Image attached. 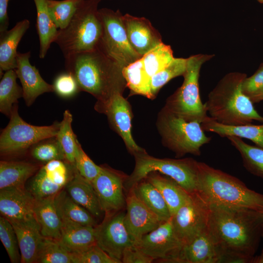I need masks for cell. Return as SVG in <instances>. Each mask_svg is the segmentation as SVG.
Listing matches in <instances>:
<instances>
[{"mask_svg": "<svg viewBox=\"0 0 263 263\" xmlns=\"http://www.w3.org/2000/svg\"><path fill=\"white\" fill-rule=\"evenodd\" d=\"M207 227L220 251L221 263H253L262 237L261 212L209 206Z\"/></svg>", "mask_w": 263, "mask_h": 263, "instance_id": "1", "label": "cell"}, {"mask_svg": "<svg viewBox=\"0 0 263 263\" xmlns=\"http://www.w3.org/2000/svg\"><path fill=\"white\" fill-rule=\"evenodd\" d=\"M64 57L65 69L74 76L80 91L91 94L96 102L123 93L127 87L123 68L99 49Z\"/></svg>", "mask_w": 263, "mask_h": 263, "instance_id": "2", "label": "cell"}, {"mask_svg": "<svg viewBox=\"0 0 263 263\" xmlns=\"http://www.w3.org/2000/svg\"><path fill=\"white\" fill-rule=\"evenodd\" d=\"M196 192L209 206L243 207L263 211V194L237 178L198 162Z\"/></svg>", "mask_w": 263, "mask_h": 263, "instance_id": "3", "label": "cell"}, {"mask_svg": "<svg viewBox=\"0 0 263 263\" xmlns=\"http://www.w3.org/2000/svg\"><path fill=\"white\" fill-rule=\"evenodd\" d=\"M246 77L244 73L231 72L219 81L204 103L210 118L225 125L250 124L254 120L263 123V116L242 92V83Z\"/></svg>", "mask_w": 263, "mask_h": 263, "instance_id": "4", "label": "cell"}, {"mask_svg": "<svg viewBox=\"0 0 263 263\" xmlns=\"http://www.w3.org/2000/svg\"><path fill=\"white\" fill-rule=\"evenodd\" d=\"M101 0H82L67 26L58 29L55 40L64 56L99 48L103 26L98 6Z\"/></svg>", "mask_w": 263, "mask_h": 263, "instance_id": "5", "label": "cell"}, {"mask_svg": "<svg viewBox=\"0 0 263 263\" xmlns=\"http://www.w3.org/2000/svg\"><path fill=\"white\" fill-rule=\"evenodd\" d=\"M134 157V169L124 183L127 192L153 171L170 177L189 193L196 192L198 162L193 158H158L150 155L146 151L136 154Z\"/></svg>", "mask_w": 263, "mask_h": 263, "instance_id": "6", "label": "cell"}, {"mask_svg": "<svg viewBox=\"0 0 263 263\" xmlns=\"http://www.w3.org/2000/svg\"><path fill=\"white\" fill-rule=\"evenodd\" d=\"M201 124L187 121L165 107L157 122L163 144L178 158L188 153L200 155L201 148L211 141V137L206 135Z\"/></svg>", "mask_w": 263, "mask_h": 263, "instance_id": "7", "label": "cell"}, {"mask_svg": "<svg viewBox=\"0 0 263 263\" xmlns=\"http://www.w3.org/2000/svg\"><path fill=\"white\" fill-rule=\"evenodd\" d=\"M213 55L198 54L187 58L182 85L167 100L165 107L188 121L202 123L208 116L201 100L199 78L202 65Z\"/></svg>", "mask_w": 263, "mask_h": 263, "instance_id": "8", "label": "cell"}, {"mask_svg": "<svg viewBox=\"0 0 263 263\" xmlns=\"http://www.w3.org/2000/svg\"><path fill=\"white\" fill-rule=\"evenodd\" d=\"M10 120L0 135L1 155L21 154L44 139L56 137L60 123L49 126H35L25 122L19 115L16 104L10 115Z\"/></svg>", "mask_w": 263, "mask_h": 263, "instance_id": "9", "label": "cell"}, {"mask_svg": "<svg viewBox=\"0 0 263 263\" xmlns=\"http://www.w3.org/2000/svg\"><path fill=\"white\" fill-rule=\"evenodd\" d=\"M103 26L99 48L124 67L142 57L131 46L126 33L123 16L119 10L104 8L98 10Z\"/></svg>", "mask_w": 263, "mask_h": 263, "instance_id": "10", "label": "cell"}, {"mask_svg": "<svg viewBox=\"0 0 263 263\" xmlns=\"http://www.w3.org/2000/svg\"><path fill=\"white\" fill-rule=\"evenodd\" d=\"M209 213V206L195 192L171 216L174 232L183 246L207 226Z\"/></svg>", "mask_w": 263, "mask_h": 263, "instance_id": "11", "label": "cell"}, {"mask_svg": "<svg viewBox=\"0 0 263 263\" xmlns=\"http://www.w3.org/2000/svg\"><path fill=\"white\" fill-rule=\"evenodd\" d=\"M95 109L107 115L112 127L121 136L131 154L134 156L146 151L136 143L132 137V108L122 93H115L104 101L96 102Z\"/></svg>", "mask_w": 263, "mask_h": 263, "instance_id": "12", "label": "cell"}, {"mask_svg": "<svg viewBox=\"0 0 263 263\" xmlns=\"http://www.w3.org/2000/svg\"><path fill=\"white\" fill-rule=\"evenodd\" d=\"M147 255L161 262L176 263L182 244L173 230L171 217L134 244Z\"/></svg>", "mask_w": 263, "mask_h": 263, "instance_id": "13", "label": "cell"}, {"mask_svg": "<svg viewBox=\"0 0 263 263\" xmlns=\"http://www.w3.org/2000/svg\"><path fill=\"white\" fill-rule=\"evenodd\" d=\"M75 169L64 160L48 162L34 174L27 189L36 199L55 196L65 188Z\"/></svg>", "mask_w": 263, "mask_h": 263, "instance_id": "14", "label": "cell"}, {"mask_svg": "<svg viewBox=\"0 0 263 263\" xmlns=\"http://www.w3.org/2000/svg\"><path fill=\"white\" fill-rule=\"evenodd\" d=\"M128 175L102 166L92 182L101 208L106 216L120 211L126 207L124 183Z\"/></svg>", "mask_w": 263, "mask_h": 263, "instance_id": "15", "label": "cell"}, {"mask_svg": "<svg viewBox=\"0 0 263 263\" xmlns=\"http://www.w3.org/2000/svg\"><path fill=\"white\" fill-rule=\"evenodd\" d=\"M125 214L121 210L107 215L95 226L97 245L119 263L125 249L134 244L124 223Z\"/></svg>", "mask_w": 263, "mask_h": 263, "instance_id": "16", "label": "cell"}, {"mask_svg": "<svg viewBox=\"0 0 263 263\" xmlns=\"http://www.w3.org/2000/svg\"><path fill=\"white\" fill-rule=\"evenodd\" d=\"M126 209L124 223L133 244L162 223L132 189L127 192Z\"/></svg>", "mask_w": 263, "mask_h": 263, "instance_id": "17", "label": "cell"}, {"mask_svg": "<svg viewBox=\"0 0 263 263\" xmlns=\"http://www.w3.org/2000/svg\"><path fill=\"white\" fill-rule=\"evenodd\" d=\"M35 198L25 187L0 189L1 216L10 222L35 218Z\"/></svg>", "mask_w": 263, "mask_h": 263, "instance_id": "18", "label": "cell"}, {"mask_svg": "<svg viewBox=\"0 0 263 263\" xmlns=\"http://www.w3.org/2000/svg\"><path fill=\"white\" fill-rule=\"evenodd\" d=\"M30 52H18L15 69L21 84L23 97L27 106H31L40 95L54 92L53 85L46 82L38 70L30 62Z\"/></svg>", "mask_w": 263, "mask_h": 263, "instance_id": "19", "label": "cell"}, {"mask_svg": "<svg viewBox=\"0 0 263 263\" xmlns=\"http://www.w3.org/2000/svg\"><path fill=\"white\" fill-rule=\"evenodd\" d=\"M123 20L129 42L141 56L162 42L159 32L145 18L126 14L123 16Z\"/></svg>", "mask_w": 263, "mask_h": 263, "instance_id": "20", "label": "cell"}, {"mask_svg": "<svg viewBox=\"0 0 263 263\" xmlns=\"http://www.w3.org/2000/svg\"><path fill=\"white\" fill-rule=\"evenodd\" d=\"M221 254L207 226L184 245L176 263H220Z\"/></svg>", "mask_w": 263, "mask_h": 263, "instance_id": "21", "label": "cell"}, {"mask_svg": "<svg viewBox=\"0 0 263 263\" xmlns=\"http://www.w3.org/2000/svg\"><path fill=\"white\" fill-rule=\"evenodd\" d=\"M61 236L59 243L66 250L76 254L96 244L95 227L61 219Z\"/></svg>", "mask_w": 263, "mask_h": 263, "instance_id": "22", "label": "cell"}, {"mask_svg": "<svg viewBox=\"0 0 263 263\" xmlns=\"http://www.w3.org/2000/svg\"><path fill=\"white\" fill-rule=\"evenodd\" d=\"M16 232L21 255V263H36L43 237L35 218L10 222Z\"/></svg>", "mask_w": 263, "mask_h": 263, "instance_id": "23", "label": "cell"}, {"mask_svg": "<svg viewBox=\"0 0 263 263\" xmlns=\"http://www.w3.org/2000/svg\"><path fill=\"white\" fill-rule=\"evenodd\" d=\"M29 27V20L24 19L0 35V75L3 72L16 68L17 47Z\"/></svg>", "mask_w": 263, "mask_h": 263, "instance_id": "24", "label": "cell"}, {"mask_svg": "<svg viewBox=\"0 0 263 263\" xmlns=\"http://www.w3.org/2000/svg\"><path fill=\"white\" fill-rule=\"evenodd\" d=\"M55 196L36 199L34 215L42 236L59 240L62 221L55 206Z\"/></svg>", "mask_w": 263, "mask_h": 263, "instance_id": "25", "label": "cell"}, {"mask_svg": "<svg viewBox=\"0 0 263 263\" xmlns=\"http://www.w3.org/2000/svg\"><path fill=\"white\" fill-rule=\"evenodd\" d=\"M65 189L75 201L88 210L95 218L101 217L104 213L92 183L81 176L76 169Z\"/></svg>", "mask_w": 263, "mask_h": 263, "instance_id": "26", "label": "cell"}, {"mask_svg": "<svg viewBox=\"0 0 263 263\" xmlns=\"http://www.w3.org/2000/svg\"><path fill=\"white\" fill-rule=\"evenodd\" d=\"M144 179L160 192L168 205L171 216L187 201L191 194L173 179L158 172H151Z\"/></svg>", "mask_w": 263, "mask_h": 263, "instance_id": "27", "label": "cell"}, {"mask_svg": "<svg viewBox=\"0 0 263 263\" xmlns=\"http://www.w3.org/2000/svg\"><path fill=\"white\" fill-rule=\"evenodd\" d=\"M201 124L204 131L215 133L222 137L234 136L249 139L257 146L263 148V124L225 125L208 116Z\"/></svg>", "mask_w": 263, "mask_h": 263, "instance_id": "28", "label": "cell"}, {"mask_svg": "<svg viewBox=\"0 0 263 263\" xmlns=\"http://www.w3.org/2000/svg\"><path fill=\"white\" fill-rule=\"evenodd\" d=\"M35 164L25 161L0 162V189L25 187L27 180L39 169Z\"/></svg>", "mask_w": 263, "mask_h": 263, "instance_id": "29", "label": "cell"}, {"mask_svg": "<svg viewBox=\"0 0 263 263\" xmlns=\"http://www.w3.org/2000/svg\"><path fill=\"white\" fill-rule=\"evenodd\" d=\"M56 207L61 219L83 225L96 226L95 218L86 208L75 201L64 189L54 197Z\"/></svg>", "mask_w": 263, "mask_h": 263, "instance_id": "30", "label": "cell"}, {"mask_svg": "<svg viewBox=\"0 0 263 263\" xmlns=\"http://www.w3.org/2000/svg\"><path fill=\"white\" fill-rule=\"evenodd\" d=\"M36 5L37 30L39 40V54L40 58L45 57L51 44L56 38L58 29L56 26L50 15L47 0H33Z\"/></svg>", "mask_w": 263, "mask_h": 263, "instance_id": "31", "label": "cell"}, {"mask_svg": "<svg viewBox=\"0 0 263 263\" xmlns=\"http://www.w3.org/2000/svg\"><path fill=\"white\" fill-rule=\"evenodd\" d=\"M131 189L158 217L162 223L171 218L169 207L161 193L147 180L143 179Z\"/></svg>", "mask_w": 263, "mask_h": 263, "instance_id": "32", "label": "cell"}, {"mask_svg": "<svg viewBox=\"0 0 263 263\" xmlns=\"http://www.w3.org/2000/svg\"><path fill=\"white\" fill-rule=\"evenodd\" d=\"M174 58L171 47L163 42L141 57L142 73L149 90V97L151 78L168 65Z\"/></svg>", "mask_w": 263, "mask_h": 263, "instance_id": "33", "label": "cell"}, {"mask_svg": "<svg viewBox=\"0 0 263 263\" xmlns=\"http://www.w3.org/2000/svg\"><path fill=\"white\" fill-rule=\"evenodd\" d=\"M18 76L15 69L4 72L0 82V112L10 116L18 99L23 97V91L17 83Z\"/></svg>", "mask_w": 263, "mask_h": 263, "instance_id": "34", "label": "cell"}, {"mask_svg": "<svg viewBox=\"0 0 263 263\" xmlns=\"http://www.w3.org/2000/svg\"><path fill=\"white\" fill-rule=\"evenodd\" d=\"M226 138L239 152L246 169L263 178V148L247 144L237 136H229Z\"/></svg>", "mask_w": 263, "mask_h": 263, "instance_id": "35", "label": "cell"}, {"mask_svg": "<svg viewBox=\"0 0 263 263\" xmlns=\"http://www.w3.org/2000/svg\"><path fill=\"white\" fill-rule=\"evenodd\" d=\"M75 255L57 240L43 237L36 263H75Z\"/></svg>", "mask_w": 263, "mask_h": 263, "instance_id": "36", "label": "cell"}, {"mask_svg": "<svg viewBox=\"0 0 263 263\" xmlns=\"http://www.w3.org/2000/svg\"><path fill=\"white\" fill-rule=\"evenodd\" d=\"M72 113L69 110H65L56 138L63 150L66 161L75 167V155L78 140L72 129Z\"/></svg>", "mask_w": 263, "mask_h": 263, "instance_id": "37", "label": "cell"}, {"mask_svg": "<svg viewBox=\"0 0 263 263\" xmlns=\"http://www.w3.org/2000/svg\"><path fill=\"white\" fill-rule=\"evenodd\" d=\"M187 58H174L170 63L152 76L150 82V99H154L160 89L172 78L183 75Z\"/></svg>", "mask_w": 263, "mask_h": 263, "instance_id": "38", "label": "cell"}, {"mask_svg": "<svg viewBox=\"0 0 263 263\" xmlns=\"http://www.w3.org/2000/svg\"><path fill=\"white\" fill-rule=\"evenodd\" d=\"M82 0H47L52 19L58 29L65 28Z\"/></svg>", "mask_w": 263, "mask_h": 263, "instance_id": "39", "label": "cell"}, {"mask_svg": "<svg viewBox=\"0 0 263 263\" xmlns=\"http://www.w3.org/2000/svg\"><path fill=\"white\" fill-rule=\"evenodd\" d=\"M30 154L35 160L47 163L54 160H65L63 150L56 137L40 141L31 149Z\"/></svg>", "mask_w": 263, "mask_h": 263, "instance_id": "40", "label": "cell"}, {"mask_svg": "<svg viewBox=\"0 0 263 263\" xmlns=\"http://www.w3.org/2000/svg\"><path fill=\"white\" fill-rule=\"evenodd\" d=\"M0 239L12 263L21 262V255L16 232L11 223L0 217Z\"/></svg>", "mask_w": 263, "mask_h": 263, "instance_id": "41", "label": "cell"}, {"mask_svg": "<svg viewBox=\"0 0 263 263\" xmlns=\"http://www.w3.org/2000/svg\"><path fill=\"white\" fill-rule=\"evenodd\" d=\"M242 90L253 104L263 101V63L252 75L244 79Z\"/></svg>", "mask_w": 263, "mask_h": 263, "instance_id": "42", "label": "cell"}, {"mask_svg": "<svg viewBox=\"0 0 263 263\" xmlns=\"http://www.w3.org/2000/svg\"><path fill=\"white\" fill-rule=\"evenodd\" d=\"M75 167L81 176L91 183L102 169L101 166L96 165L87 155L78 141L75 155Z\"/></svg>", "mask_w": 263, "mask_h": 263, "instance_id": "43", "label": "cell"}, {"mask_svg": "<svg viewBox=\"0 0 263 263\" xmlns=\"http://www.w3.org/2000/svg\"><path fill=\"white\" fill-rule=\"evenodd\" d=\"M53 85L54 92L63 98L72 97L80 91L75 77L67 72L58 75L55 79Z\"/></svg>", "mask_w": 263, "mask_h": 263, "instance_id": "44", "label": "cell"}, {"mask_svg": "<svg viewBox=\"0 0 263 263\" xmlns=\"http://www.w3.org/2000/svg\"><path fill=\"white\" fill-rule=\"evenodd\" d=\"M75 255V263H119L97 244L81 253Z\"/></svg>", "mask_w": 263, "mask_h": 263, "instance_id": "45", "label": "cell"}, {"mask_svg": "<svg viewBox=\"0 0 263 263\" xmlns=\"http://www.w3.org/2000/svg\"><path fill=\"white\" fill-rule=\"evenodd\" d=\"M154 261L134 244L125 249L121 259L123 263H151Z\"/></svg>", "mask_w": 263, "mask_h": 263, "instance_id": "46", "label": "cell"}, {"mask_svg": "<svg viewBox=\"0 0 263 263\" xmlns=\"http://www.w3.org/2000/svg\"><path fill=\"white\" fill-rule=\"evenodd\" d=\"M10 0H0V35L8 30L9 24L7 7Z\"/></svg>", "mask_w": 263, "mask_h": 263, "instance_id": "47", "label": "cell"}, {"mask_svg": "<svg viewBox=\"0 0 263 263\" xmlns=\"http://www.w3.org/2000/svg\"><path fill=\"white\" fill-rule=\"evenodd\" d=\"M253 263H263V248L261 254L256 257H254Z\"/></svg>", "mask_w": 263, "mask_h": 263, "instance_id": "48", "label": "cell"}, {"mask_svg": "<svg viewBox=\"0 0 263 263\" xmlns=\"http://www.w3.org/2000/svg\"><path fill=\"white\" fill-rule=\"evenodd\" d=\"M261 216H262V237H263V211L261 212Z\"/></svg>", "mask_w": 263, "mask_h": 263, "instance_id": "49", "label": "cell"}]
</instances>
